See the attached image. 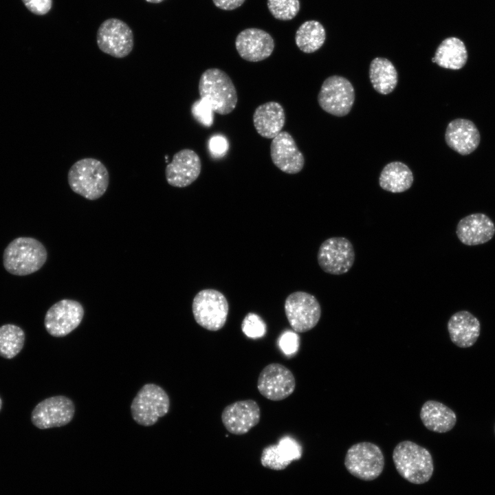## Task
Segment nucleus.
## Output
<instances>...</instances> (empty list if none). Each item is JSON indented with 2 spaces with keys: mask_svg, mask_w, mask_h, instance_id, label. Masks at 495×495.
Segmentation results:
<instances>
[{
  "mask_svg": "<svg viewBox=\"0 0 495 495\" xmlns=\"http://www.w3.org/2000/svg\"><path fill=\"white\" fill-rule=\"evenodd\" d=\"M270 156L273 164L281 171L288 174L299 173L305 164L303 154L287 131H281L272 139Z\"/></svg>",
  "mask_w": 495,
  "mask_h": 495,
  "instance_id": "18",
  "label": "nucleus"
},
{
  "mask_svg": "<svg viewBox=\"0 0 495 495\" xmlns=\"http://www.w3.org/2000/svg\"><path fill=\"white\" fill-rule=\"evenodd\" d=\"M285 312L292 329L305 333L316 326L321 316V307L316 298L305 292L290 294L285 301Z\"/></svg>",
  "mask_w": 495,
  "mask_h": 495,
  "instance_id": "8",
  "label": "nucleus"
},
{
  "mask_svg": "<svg viewBox=\"0 0 495 495\" xmlns=\"http://www.w3.org/2000/svg\"><path fill=\"white\" fill-rule=\"evenodd\" d=\"M267 8L272 16L280 21L294 19L299 12V0H267Z\"/></svg>",
  "mask_w": 495,
  "mask_h": 495,
  "instance_id": "30",
  "label": "nucleus"
},
{
  "mask_svg": "<svg viewBox=\"0 0 495 495\" xmlns=\"http://www.w3.org/2000/svg\"><path fill=\"white\" fill-rule=\"evenodd\" d=\"M192 311L199 326L217 331L222 329L226 322L229 305L226 296L219 291L205 289L194 297Z\"/></svg>",
  "mask_w": 495,
  "mask_h": 495,
  "instance_id": "6",
  "label": "nucleus"
},
{
  "mask_svg": "<svg viewBox=\"0 0 495 495\" xmlns=\"http://www.w3.org/2000/svg\"><path fill=\"white\" fill-rule=\"evenodd\" d=\"M67 181L74 192L87 199L96 200L107 191L109 174L101 161L86 157L72 165L67 173Z\"/></svg>",
  "mask_w": 495,
  "mask_h": 495,
  "instance_id": "1",
  "label": "nucleus"
},
{
  "mask_svg": "<svg viewBox=\"0 0 495 495\" xmlns=\"http://www.w3.org/2000/svg\"><path fill=\"white\" fill-rule=\"evenodd\" d=\"M296 380L292 371L279 363H271L261 371L257 388L265 398L280 401L293 393Z\"/></svg>",
  "mask_w": 495,
  "mask_h": 495,
  "instance_id": "14",
  "label": "nucleus"
},
{
  "mask_svg": "<svg viewBox=\"0 0 495 495\" xmlns=\"http://www.w3.org/2000/svg\"><path fill=\"white\" fill-rule=\"evenodd\" d=\"M344 465L351 475L370 481L382 474L384 468V456L377 445L367 441L360 442L348 449Z\"/></svg>",
  "mask_w": 495,
  "mask_h": 495,
  "instance_id": "7",
  "label": "nucleus"
},
{
  "mask_svg": "<svg viewBox=\"0 0 495 495\" xmlns=\"http://www.w3.org/2000/svg\"><path fill=\"white\" fill-rule=\"evenodd\" d=\"M419 416L427 429L439 433L451 430L456 422L455 412L448 406L434 400H428L422 405Z\"/></svg>",
  "mask_w": 495,
  "mask_h": 495,
  "instance_id": "24",
  "label": "nucleus"
},
{
  "mask_svg": "<svg viewBox=\"0 0 495 495\" xmlns=\"http://www.w3.org/2000/svg\"><path fill=\"white\" fill-rule=\"evenodd\" d=\"M96 42L102 52L117 58H122L127 56L133 48V34L125 22L116 18H110L99 26Z\"/></svg>",
  "mask_w": 495,
  "mask_h": 495,
  "instance_id": "10",
  "label": "nucleus"
},
{
  "mask_svg": "<svg viewBox=\"0 0 495 495\" xmlns=\"http://www.w3.org/2000/svg\"><path fill=\"white\" fill-rule=\"evenodd\" d=\"M214 111L210 104L204 99L195 101L191 106L192 117L201 124L210 127L214 121Z\"/></svg>",
  "mask_w": 495,
  "mask_h": 495,
  "instance_id": "32",
  "label": "nucleus"
},
{
  "mask_svg": "<svg viewBox=\"0 0 495 495\" xmlns=\"http://www.w3.org/2000/svg\"><path fill=\"white\" fill-rule=\"evenodd\" d=\"M393 461L400 476L410 483L423 484L432 476L434 465L431 454L411 441H403L396 445Z\"/></svg>",
  "mask_w": 495,
  "mask_h": 495,
  "instance_id": "2",
  "label": "nucleus"
},
{
  "mask_svg": "<svg viewBox=\"0 0 495 495\" xmlns=\"http://www.w3.org/2000/svg\"><path fill=\"white\" fill-rule=\"evenodd\" d=\"M47 257V250L40 241L32 237H19L6 248L3 262L9 273L25 276L40 270Z\"/></svg>",
  "mask_w": 495,
  "mask_h": 495,
  "instance_id": "3",
  "label": "nucleus"
},
{
  "mask_svg": "<svg viewBox=\"0 0 495 495\" xmlns=\"http://www.w3.org/2000/svg\"><path fill=\"white\" fill-rule=\"evenodd\" d=\"M445 140L452 150L462 155L472 153L480 142L479 131L472 121L458 118L449 122Z\"/></svg>",
  "mask_w": 495,
  "mask_h": 495,
  "instance_id": "20",
  "label": "nucleus"
},
{
  "mask_svg": "<svg viewBox=\"0 0 495 495\" xmlns=\"http://www.w3.org/2000/svg\"><path fill=\"white\" fill-rule=\"evenodd\" d=\"M494 432H495V427H494Z\"/></svg>",
  "mask_w": 495,
  "mask_h": 495,
  "instance_id": "39",
  "label": "nucleus"
},
{
  "mask_svg": "<svg viewBox=\"0 0 495 495\" xmlns=\"http://www.w3.org/2000/svg\"><path fill=\"white\" fill-rule=\"evenodd\" d=\"M317 258L319 266L324 272L341 275L352 267L355 261V251L348 239L334 236L322 243Z\"/></svg>",
  "mask_w": 495,
  "mask_h": 495,
  "instance_id": "11",
  "label": "nucleus"
},
{
  "mask_svg": "<svg viewBox=\"0 0 495 495\" xmlns=\"http://www.w3.org/2000/svg\"><path fill=\"white\" fill-rule=\"evenodd\" d=\"M84 313V308L79 302L63 299L54 303L46 312L45 328L54 337H64L79 326Z\"/></svg>",
  "mask_w": 495,
  "mask_h": 495,
  "instance_id": "13",
  "label": "nucleus"
},
{
  "mask_svg": "<svg viewBox=\"0 0 495 495\" xmlns=\"http://www.w3.org/2000/svg\"><path fill=\"white\" fill-rule=\"evenodd\" d=\"M302 448L293 437H283L277 444L265 448L261 456V464L274 470L285 469L293 461L301 458Z\"/></svg>",
  "mask_w": 495,
  "mask_h": 495,
  "instance_id": "21",
  "label": "nucleus"
},
{
  "mask_svg": "<svg viewBox=\"0 0 495 495\" xmlns=\"http://www.w3.org/2000/svg\"><path fill=\"white\" fill-rule=\"evenodd\" d=\"M275 43L267 32L255 28H247L236 36L235 47L239 56L249 62H258L268 58Z\"/></svg>",
  "mask_w": 495,
  "mask_h": 495,
  "instance_id": "17",
  "label": "nucleus"
},
{
  "mask_svg": "<svg viewBox=\"0 0 495 495\" xmlns=\"http://www.w3.org/2000/svg\"><path fill=\"white\" fill-rule=\"evenodd\" d=\"M200 98L206 100L214 112L220 115L231 113L237 103V94L230 76L218 68L204 71L199 81Z\"/></svg>",
  "mask_w": 495,
  "mask_h": 495,
  "instance_id": "4",
  "label": "nucleus"
},
{
  "mask_svg": "<svg viewBox=\"0 0 495 495\" xmlns=\"http://www.w3.org/2000/svg\"><path fill=\"white\" fill-rule=\"evenodd\" d=\"M25 6L33 13L44 15L51 9L52 0H23Z\"/></svg>",
  "mask_w": 495,
  "mask_h": 495,
  "instance_id": "35",
  "label": "nucleus"
},
{
  "mask_svg": "<svg viewBox=\"0 0 495 495\" xmlns=\"http://www.w3.org/2000/svg\"><path fill=\"white\" fill-rule=\"evenodd\" d=\"M208 146L212 155L215 157H221L226 153L229 144L224 136L217 135L210 139Z\"/></svg>",
  "mask_w": 495,
  "mask_h": 495,
  "instance_id": "34",
  "label": "nucleus"
},
{
  "mask_svg": "<svg viewBox=\"0 0 495 495\" xmlns=\"http://www.w3.org/2000/svg\"><path fill=\"white\" fill-rule=\"evenodd\" d=\"M325 30L317 21L304 22L297 30L295 41L297 47L305 53H313L319 50L325 41Z\"/></svg>",
  "mask_w": 495,
  "mask_h": 495,
  "instance_id": "28",
  "label": "nucleus"
},
{
  "mask_svg": "<svg viewBox=\"0 0 495 495\" xmlns=\"http://www.w3.org/2000/svg\"><path fill=\"white\" fill-rule=\"evenodd\" d=\"M285 123L283 107L276 102H267L257 107L253 113V124L263 138L273 139L278 135Z\"/></svg>",
  "mask_w": 495,
  "mask_h": 495,
  "instance_id": "23",
  "label": "nucleus"
},
{
  "mask_svg": "<svg viewBox=\"0 0 495 495\" xmlns=\"http://www.w3.org/2000/svg\"><path fill=\"white\" fill-rule=\"evenodd\" d=\"M260 417V407L253 399L235 402L226 406L221 413L224 427L236 435L249 432L258 424Z\"/></svg>",
  "mask_w": 495,
  "mask_h": 495,
  "instance_id": "15",
  "label": "nucleus"
},
{
  "mask_svg": "<svg viewBox=\"0 0 495 495\" xmlns=\"http://www.w3.org/2000/svg\"><path fill=\"white\" fill-rule=\"evenodd\" d=\"M468 52L465 44L456 37L444 39L437 48L432 61L450 69H460L466 63Z\"/></svg>",
  "mask_w": 495,
  "mask_h": 495,
  "instance_id": "26",
  "label": "nucleus"
},
{
  "mask_svg": "<svg viewBox=\"0 0 495 495\" xmlns=\"http://www.w3.org/2000/svg\"><path fill=\"white\" fill-rule=\"evenodd\" d=\"M241 329L246 336L253 339L262 338L266 333L265 322L259 316L254 313H249L245 316Z\"/></svg>",
  "mask_w": 495,
  "mask_h": 495,
  "instance_id": "31",
  "label": "nucleus"
},
{
  "mask_svg": "<svg viewBox=\"0 0 495 495\" xmlns=\"http://www.w3.org/2000/svg\"><path fill=\"white\" fill-rule=\"evenodd\" d=\"M413 180L412 173L406 164L402 162H392L382 170L379 184L384 190L399 193L408 190Z\"/></svg>",
  "mask_w": 495,
  "mask_h": 495,
  "instance_id": "25",
  "label": "nucleus"
},
{
  "mask_svg": "<svg viewBox=\"0 0 495 495\" xmlns=\"http://www.w3.org/2000/svg\"><path fill=\"white\" fill-rule=\"evenodd\" d=\"M146 1L151 3H159L162 2L164 0H145Z\"/></svg>",
  "mask_w": 495,
  "mask_h": 495,
  "instance_id": "37",
  "label": "nucleus"
},
{
  "mask_svg": "<svg viewBox=\"0 0 495 495\" xmlns=\"http://www.w3.org/2000/svg\"><path fill=\"white\" fill-rule=\"evenodd\" d=\"M456 233L462 243L477 245L492 239L495 234V225L485 214H471L459 221Z\"/></svg>",
  "mask_w": 495,
  "mask_h": 495,
  "instance_id": "19",
  "label": "nucleus"
},
{
  "mask_svg": "<svg viewBox=\"0 0 495 495\" xmlns=\"http://www.w3.org/2000/svg\"><path fill=\"white\" fill-rule=\"evenodd\" d=\"M201 170V162L197 153L184 148L176 153L172 162L166 166V179L172 186L186 187L198 178Z\"/></svg>",
  "mask_w": 495,
  "mask_h": 495,
  "instance_id": "16",
  "label": "nucleus"
},
{
  "mask_svg": "<svg viewBox=\"0 0 495 495\" xmlns=\"http://www.w3.org/2000/svg\"><path fill=\"white\" fill-rule=\"evenodd\" d=\"M447 327L451 341L461 348L472 346L480 335L479 320L468 311L454 314L449 319Z\"/></svg>",
  "mask_w": 495,
  "mask_h": 495,
  "instance_id": "22",
  "label": "nucleus"
},
{
  "mask_svg": "<svg viewBox=\"0 0 495 495\" xmlns=\"http://www.w3.org/2000/svg\"><path fill=\"white\" fill-rule=\"evenodd\" d=\"M1 406H2V400H1V398L0 397V410L1 409Z\"/></svg>",
  "mask_w": 495,
  "mask_h": 495,
  "instance_id": "38",
  "label": "nucleus"
},
{
  "mask_svg": "<svg viewBox=\"0 0 495 495\" xmlns=\"http://www.w3.org/2000/svg\"><path fill=\"white\" fill-rule=\"evenodd\" d=\"M75 414L73 401L64 395L53 396L39 402L33 409L31 421L39 429L68 424Z\"/></svg>",
  "mask_w": 495,
  "mask_h": 495,
  "instance_id": "12",
  "label": "nucleus"
},
{
  "mask_svg": "<svg viewBox=\"0 0 495 495\" xmlns=\"http://www.w3.org/2000/svg\"><path fill=\"white\" fill-rule=\"evenodd\" d=\"M355 101V90L351 82L344 77L331 76L323 82L318 102L328 113L336 116L347 115Z\"/></svg>",
  "mask_w": 495,
  "mask_h": 495,
  "instance_id": "9",
  "label": "nucleus"
},
{
  "mask_svg": "<svg viewBox=\"0 0 495 495\" xmlns=\"http://www.w3.org/2000/svg\"><path fill=\"white\" fill-rule=\"evenodd\" d=\"M369 78L376 91L386 95L397 86V72L390 60L377 57L370 64Z\"/></svg>",
  "mask_w": 495,
  "mask_h": 495,
  "instance_id": "27",
  "label": "nucleus"
},
{
  "mask_svg": "<svg viewBox=\"0 0 495 495\" xmlns=\"http://www.w3.org/2000/svg\"><path fill=\"white\" fill-rule=\"evenodd\" d=\"M278 344L281 351L289 356L298 351L299 337L294 331H285L280 336Z\"/></svg>",
  "mask_w": 495,
  "mask_h": 495,
  "instance_id": "33",
  "label": "nucleus"
},
{
  "mask_svg": "<svg viewBox=\"0 0 495 495\" xmlns=\"http://www.w3.org/2000/svg\"><path fill=\"white\" fill-rule=\"evenodd\" d=\"M169 408L170 399L166 392L157 384H146L133 399L131 412L137 424L151 426L166 415Z\"/></svg>",
  "mask_w": 495,
  "mask_h": 495,
  "instance_id": "5",
  "label": "nucleus"
},
{
  "mask_svg": "<svg viewBox=\"0 0 495 495\" xmlns=\"http://www.w3.org/2000/svg\"><path fill=\"white\" fill-rule=\"evenodd\" d=\"M245 0H212L214 6L223 10H232L240 7Z\"/></svg>",
  "mask_w": 495,
  "mask_h": 495,
  "instance_id": "36",
  "label": "nucleus"
},
{
  "mask_svg": "<svg viewBox=\"0 0 495 495\" xmlns=\"http://www.w3.org/2000/svg\"><path fill=\"white\" fill-rule=\"evenodd\" d=\"M24 331L15 324H6L0 327V355L12 359L22 350L25 342Z\"/></svg>",
  "mask_w": 495,
  "mask_h": 495,
  "instance_id": "29",
  "label": "nucleus"
}]
</instances>
